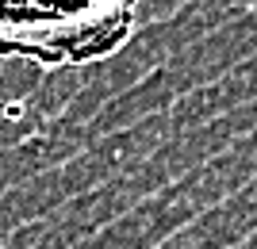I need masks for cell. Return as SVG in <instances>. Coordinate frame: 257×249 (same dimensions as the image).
Here are the masks:
<instances>
[{
  "mask_svg": "<svg viewBox=\"0 0 257 249\" xmlns=\"http://www.w3.org/2000/svg\"><path fill=\"white\" fill-rule=\"evenodd\" d=\"M142 0H0V62L81 69L135 39Z\"/></svg>",
  "mask_w": 257,
  "mask_h": 249,
  "instance_id": "6da1fadb",
  "label": "cell"
}]
</instances>
